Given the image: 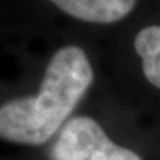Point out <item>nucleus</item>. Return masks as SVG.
I'll return each instance as SVG.
<instances>
[{
	"label": "nucleus",
	"mask_w": 160,
	"mask_h": 160,
	"mask_svg": "<svg viewBox=\"0 0 160 160\" xmlns=\"http://www.w3.org/2000/svg\"><path fill=\"white\" fill-rule=\"evenodd\" d=\"M72 18L88 23H116L132 12L136 0H49Z\"/></svg>",
	"instance_id": "obj_3"
},
{
	"label": "nucleus",
	"mask_w": 160,
	"mask_h": 160,
	"mask_svg": "<svg viewBox=\"0 0 160 160\" xmlns=\"http://www.w3.org/2000/svg\"><path fill=\"white\" fill-rule=\"evenodd\" d=\"M51 160H142L136 152L114 144L88 116L70 118L57 132Z\"/></svg>",
	"instance_id": "obj_2"
},
{
	"label": "nucleus",
	"mask_w": 160,
	"mask_h": 160,
	"mask_svg": "<svg viewBox=\"0 0 160 160\" xmlns=\"http://www.w3.org/2000/svg\"><path fill=\"white\" fill-rule=\"evenodd\" d=\"M93 82V69L78 46L61 48L49 61L34 97L7 101L0 106V139L41 145L69 121Z\"/></svg>",
	"instance_id": "obj_1"
},
{
	"label": "nucleus",
	"mask_w": 160,
	"mask_h": 160,
	"mask_svg": "<svg viewBox=\"0 0 160 160\" xmlns=\"http://www.w3.org/2000/svg\"><path fill=\"white\" fill-rule=\"evenodd\" d=\"M134 49L141 57L145 78L160 88V25L142 28L134 38Z\"/></svg>",
	"instance_id": "obj_4"
}]
</instances>
